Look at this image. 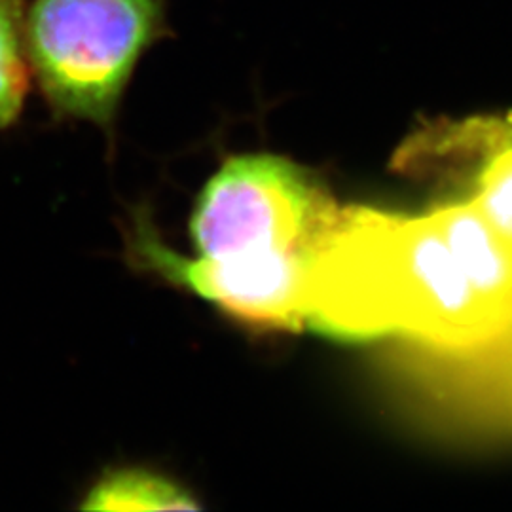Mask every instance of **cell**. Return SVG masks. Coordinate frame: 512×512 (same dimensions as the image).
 <instances>
[{
  "label": "cell",
  "mask_w": 512,
  "mask_h": 512,
  "mask_svg": "<svg viewBox=\"0 0 512 512\" xmlns=\"http://www.w3.org/2000/svg\"><path fill=\"white\" fill-rule=\"evenodd\" d=\"M308 329L346 342L403 334L435 353H473L512 329L473 289L431 217L344 207L306 285Z\"/></svg>",
  "instance_id": "obj_1"
},
{
  "label": "cell",
  "mask_w": 512,
  "mask_h": 512,
  "mask_svg": "<svg viewBox=\"0 0 512 512\" xmlns=\"http://www.w3.org/2000/svg\"><path fill=\"white\" fill-rule=\"evenodd\" d=\"M173 35L167 0H33L29 67L48 105L110 129L141 57Z\"/></svg>",
  "instance_id": "obj_2"
},
{
  "label": "cell",
  "mask_w": 512,
  "mask_h": 512,
  "mask_svg": "<svg viewBox=\"0 0 512 512\" xmlns=\"http://www.w3.org/2000/svg\"><path fill=\"white\" fill-rule=\"evenodd\" d=\"M342 205L310 169L275 154L232 156L203 186L190 217L198 256L313 262Z\"/></svg>",
  "instance_id": "obj_3"
},
{
  "label": "cell",
  "mask_w": 512,
  "mask_h": 512,
  "mask_svg": "<svg viewBox=\"0 0 512 512\" xmlns=\"http://www.w3.org/2000/svg\"><path fill=\"white\" fill-rule=\"evenodd\" d=\"M129 247L141 266L183 285L249 327L287 332L308 329L306 285L311 262L184 258L169 249L154 232L152 222L143 217L135 220Z\"/></svg>",
  "instance_id": "obj_4"
},
{
  "label": "cell",
  "mask_w": 512,
  "mask_h": 512,
  "mask_svg": "<svg viewBox=\"0 0 512 512\" xmlns=\"http://www.w3.org/2000/svg\"><path fill=\"white\" fill-rule=\"evenodd\" d=\"M478 296L512 323V256L473 203L429 215Z\"/></svg>",
  "instance_id": "obj_5"
},
{
  "label": "cell",
  "mask_w": 512,
  "mask_h": 512,
  "mask_svg": "<svg viewBox=\"0 0 512 512\" xmlns=\"http://www.w3.org/2000/svg\"><path fill=\"white\" fill-rule=\"evenodd\" d=\"M84 511H198L181 484L148 469L126 467L101 476L82 503Z\"/></svg>",
  "instance_id": "obj_6"
},
{
  "label": "cell",
  "mask_w": 512,
  "mask_h": 512,
  "mask_svg": "<svg viewBox=\"0 0 512 512\" xmlns=\"http://www.w3.org/2000/svg\"><path fill=\"white\" fill-rule=\"evenodd\" d=\"M27 0H0V129L18 120L29 92Z\"/></svg>",
  "instance_id": "obj_7"
},
{
  "label": "cell",
  "mask_w": 512,
  "mask_h": 512,
  "mask_svg": "<svg viewBox=\"0 0 512 512\" xmlns=\"http://www.w3.org/2000/svg\"><path fill=\"white\" fill-rule=\"evenodd\" d=\"M471 203L512 256V131L509 141L482 165Z\"/></svg>",
  "instance_id": "obj_8"
},
{
  "label": "cell",
  "mask_w": 512,
  "mask_h": 512,
  "mask_svg": "<svg viewBox=\"0 0 512 512\" xmlns=\"http://www.w3.org/2000/svg\"><path fill=\"white\" fill-rule=\"evenodd\" d=\"M490 349L495 357L501 359V361H495L497 370L505 374L503 380H507L512 389V329L503 336V340H497V344Z\"/></svg>",
  "instance_id": "obj_9"
}]
</instances>
